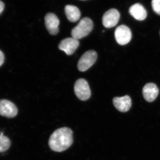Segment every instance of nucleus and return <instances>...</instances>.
<instances>
[{
  "instance_id": "obj_1",
  "label": "nucleus",
  "mask_w": 160,
  "mask_h": 160,
  "mask_svg": "<svg viewBox=\"0 0 160 160\" xmlns=\"http://www.w3.org/2000/svg\"><path fill=\"white\" fill-rule=\"evenodd\" d=\"M73 142L72 131L67 127L57 129L49 138V145L52 150L61 152L68 149Z\"/></svg>"
},
{
  "instance_id": "obj_2",
  "label": "nucleus",
  "mask_w": 160,
  "mask_h": 160,
  "mask_svg": "<svg viewBox=\"0 0 160 160\" xmlns=\"http://www.w3.org/2000/svg\"><path fill=\"white\" fill-rule=\"evenodd\" d=\"M92 21L88 18H84L71 31L72 38L78 40L87 36L93 28Z\"/></svg>"
},
{
  "instance_id": "obj_3",
  "label": "nucleus",
  "mask_w": 160,
  "mask_h": 160,
  "mask_svg": "<svg viewBox=\"0 0 160 160\" xmlns=\"http://www.w3.org/2000/svg\"><path fill=\"white\" fill-rule=\"evenodd\" d=\"M75 93L78 98L82 101L89 99L91 96V90L87 81L84 79H79L74 86Z\"/></svg>"
},
{
  "instance_id": "obj_4",
  "label": "nucleus",
  "mask_w": 160,
  "mask_h": 160,
  "mask_svg": "<svg viewBox=\"0 0 160 160\" xmlns=\"http://www.w3.org/2000/svg\"><path fill=\"white\" fill-rule=\"evenodd\" d=\"M97 53L94 50H89L85 52L79 60L78 68L80 71H86L91 67L96 61Z\"/></svg>"
},
{
  "instance_id": "obj_5",
  "label": "nucleus",
  "mask_w": 160,
  "mask_h": 160,
  "mask_svg": "<svg viewBox=\"0 0 160 160\" xmlns=\"http://www.w3.org/2000/svg\"><path fill=\"white\" fill-rule=\"evenodd\" d=\"M114 35L118 44L122 46L128 44L132 38L131 30L124 25L118 26L115 31Z\"/></svg>"
},
{
  "instance_id": "obj_6",
  "label": "nucleus",
  "mask_w": 160,
  "mask_h": 160,
  "mask_svg": "<svg viewBox=\"0 0 160 160\" xmlns=\"http://www.w3.org/2000/svg\"><path fill=\"white\" fill-rule=\"evenodd\" d=\"M120 14L117 9H111L106 12L102 17V24L107 28H112L117 25Z\"/></svg>"
},
{
  "instance_id": "obj_7",
  "label": "nucleus",
  "mask_w": 160,
  "mask_h": 160,
  "mask_svg": "<svg viewBox=\"0 0 160 160\" xmlns=\"http://www.w3.org/2000/svg\"><path fill=\"white\" fill-rule=\"evenodd\" d=\"M79 45L78 40L73 38H66L61 41L58 46L60 50L65 52L68 55L73 54Z\"/></svg>"
},
{
  "instance_id": "obj_8",
  "label": "nucleus",
  "mask_w": 160,
  "mask_h": 160,
  "mask_svg": "<svg viewBox=\"0 0 160 160\" xmlns=\"http://www.w3.org/2000/svg\"><path fill=\"white\" fill-rule=\"evenodd\" d=\"M17 107L13 103L6 100H0V115L6 118H14L18 114Z\"/></svg>"
},
{
  "instance_id": "obj_9",
  "label": "nucleus",
  "mask_w": 160,
  "mask_h": 160,
  "mask_svg": "<svg viewBox=\"0 0 160 160\" xmlns=\"http://www.w3.org/2000/svg\"><path fill=\"white\" fill-rule=\"evenodd\" d=\"M45 25L50 34L54 35L59 32L60 21L57 16L52 13H48L45 18Z\"/></svg>"
},
{
  "instance_id": "obj_10",
  "label": "nucleus",
  "mask_w": 160,
  "mask_h": 160,
  "mask_svg": "<svg viewBox=\"0 0 160 160\" xmlns=\"http://www.w3.org/2000/svg\"><path fill=\"white\" fill-rule=\"evenodd\" d=\"M142 93L145 100L147 102H151L157 97L159 89L154 83H148L143 87Z\"/></svg>"
},
{
  "instance_id": "obj_11",
  "label": "nucleus",
  "mask_w": 160,
  "mask_h": 160,
  "mask_svg": "<svg viewBox=\"0 0 160 160\" xmlns=\"http://www.w3.org/2000/svg\"><path fill=\"white\" fill-rule=\"evenodd\" d=\"M112 103L118 111L122 112L129 111L132 106L131 99L128 95L114 98L112 100Z\"/></svg>"
},
{
  "instance_id": "obj_12",
  "label": "nucleus",
  "mask_w": 160,
  "mask_h": 160,
  "mask_svg": "<svg viewBox=\"0 0 160 160\" xmlns=\"http://www.w3.org/2000/svg\"><path fill=\"white\" fill-rule=\"evenodd\" d=\"M129 12L132 17L138 21H143L147 17L146 9L139 3H136L130 6Z\"/></svg>"
},
{
  "instance_id": "obj_13",
  "label": "nucleus",
  "mask_w": 160,
  "mask_h": 160,
  "mask_svg": "<svg viewBox=\"0 0 160 160\" xmlns=\"http://www.w3.org/2000/svg\"><path fill=\"white\" fill-rule=\"evenodd\" d=\"M65 12L68 19L72 22H77L81 17L79 9L76 6L67 5L65 7Z\"/></svg>"
},
{
  "instance_id": "obj_14",
  "label": "nucleus",
  "mask_w": 160,
  "mask_h": 160,
  "mask_svg": "<svg viewBox=\"0 0 160 160\" xmlns=\"http://www.w3.org/2000/svg\"><path fill=\"white\" fill-rule=\"evenodd\" d=\"M10 140L5 136L3 133L0 134V152H4L9 149L10 146Z\"/></svg>"
},
{
  "instance_id": "obj_15",
  "label": "nucleus",
  "mask_w": 160,
  "mask_h": 160,
  "mask_svg": "<svg viewBox=\"0 0 160 160\" xmlns=\"http://www.w3.org/2000/svg\"><path fill=\"white\" fill-rule=\"evenodd\" d=\"M151 5L155 12L160 15V0H152Z\"/></svg>"
},
{
  "instance_id": "obj_16",
  "label": "nucleus",
  "mask_w": 160,
  "mask_h": 160,
  "mask_svg": "<svg viewBox=\"0 0 160 160\" xmlns=\"http://www.w3.org/2000/svg\"><path fill=\"white\" fill-rule=\"evenodd\" d=\"M5 60V56L2 52L0 50V66L3 64Z\"/></svg>"
},
{
  "instance_id": "obj_17",
  "label": "nucleus",
  "mask_w": 160,
  "mask_h": 160,
  "mask_svg": "<svg viewBox=\"0 0 160 160\" xmlns=\"http://www.w3.org/2000/svg\"><path fill=\"white\" fill-rule=\"evenodd\" d=\"M5 4L3 3V2L0 0V15L4 11V9H5Z\"/></svg>"
},
{
  "instance_id": "obj_18",
  "label": "nucleus",
  "mask_w": 160,
  "mask_h": 160,
  "mask_svg": "<svg viewBox=\"0 0 160 160\" xmlns=\"http://www.w3.org/2000/svg\"><path fill=\"white\" fill-rule=\"evenodd\" d=\"M82 1H85V0H82Z\"/></svg>"
},
{
  "instance_id": "obj_19",
  "label": "nucleus",
  "mask_w": 160,
  "mask_h": 160,
  "mask_svg": "<svg viewBox=\"0 0 160 160\" xmlns=\"http://www.w3.org/2000/svg\"></svg>"
}]
</instances>
